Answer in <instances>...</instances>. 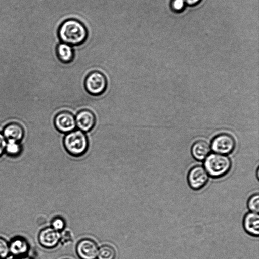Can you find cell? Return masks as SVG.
<instances>
[{
	"mask_svg": "<svg viewBox=\"0 0 259 259\" xmlns=\"http://www.w3.org/2000/svg\"><path fill=\"white\" fill-rule=\"evenodd\" d=\"M98 251L96 242L85 238L79 241L76 246V252L81 259H96Z\"/></svg>",
	"mask_w": 259,
	"mask_h": 259,
	"instance_id": "9c48e42d",
	"label": "cell"
},
{
	"mask_svg": "<svg viewBox=\"0 0 259 259\" xmlns=\"http://www.w3.org/2000/svg\"><path fill=\"white\" fill-rule=\"evenodd\" d=\"M204 165L208 175L215 179L226 175L231 167L229 158L218 153H212L208 155L205 158Z\"/></svg>",
	"mask_w": 259,
	"mask_h": 259,
	"instance_id": "3957f363",
	"label": "cell"
},
{
	"mask_svg": "<svg viewBox=\"0 0 259 259\" xmlns=\"http://www.w3.org/2000/svg\"><path fill=\"white\" fill-rule=\"evenodd\" d=\"M56 54L59 60L65 64L71 62L74 59V53L73 49L70 45L63 42L57 46Z\"/></svg>",
	"mask_w": 259,
	"mask_h": 259,
	"instance_id": "4fadbf2b",
	"label": "cell"
},
{
	"mask_svg": "<svg viewBox=\"0 0 259 259\" xmlns=\"http://www.w3.org/2000/svg\"><path fill=\"white\" fill-rule=\"evenodd\" d=\"M16 259H30L27 257L20 256L19 257L16 258Z\"/></svg>",
	"mask_w": 259,
	"mask_h": 259,
	"instance_id": "cb8c5ba5",
	"label": "cell"
},
{
	"mask_svg": "<svg viewBox=\"0 0 259 259\" xmlns=\"http://www.w3.org/2000/svg\"><path fill=\"white\" fill-rule=\"evenodd\" d=\"M9 246L10 252L18 257L22 256L28 250L27 242L21 238H16L12 240Z\"/></svg>",
	"mask_w": 259,
	"mask_h": 259,
	"instance_id": "9a60e30c",
	"label": "cell"
},
{
	"mask_svg": "<svg viewBox=\"0 0 259 259\" xmlns=\"http://www.w3.org/2000/svg\"><path fill=\"white\" fill-rule=\"evenodd\" d=\"M191 151L193 156L196 159L203 160L208 155L210 149L207 143L200 140L193 145Z\"/></svg>",
	"mask_w": 259,
	"mask_h": 259,
	"instance_id": "5bb4252c",
	"label": "cell"
},
{
	"mask_svg": "<svg viewBox=\"0 0 259 259\" xmlns=\"http://www.w3.org/2000/svg\"><path fill=\"white\" fill-rule=\"evenodd\" d=\"M59 36L63 43L69 45L82 44L87 37V31L83 25L77 20L69 19L60 26Z\"/></svg>",
	"mask_w": 259,
	"mask_h": 259,
	"instance_id": "6da1fadb",
	"label": "cell"
},
{
	"mask_svg": "<svg viewBox=\"0 0 259 259\" xmlns=\"http://www.w3.org/2000/svg\"><path fill=\"white\" fill-rule=\"evenodd\" d=\"M7 144L6 139L3 134L0 133V156L5 151V148Z\"/></svg>",
	"mask_w": 259,
	"mask_h": 259,
	"instance_id": "7402d4cb",
	"label": "cell"
},
{
	"mask_svg": "<svg viewBox=\"0 0 259 259\" xmlns=\"http://www.w3.org/2000/svg\"><path fill=\"white\" fill-rule=\"evenodd\" d=\"M52 228L59 232L65 227V222L63 219L60 217L55 218L52 221Z\"/></svg>",
	"mask_w": 259,
	"mask_h": 259,
	"instance_id": "44dd1931",
	"label": "cell"
},
{
	"mask_svg": "<svg viewBox=\"0 0 259 259\" xmlns=\"http://www.w3.org/2000/svg\"><path fill=\"white\" fill-rule=\"evenodd\" d=\"M247 205L251 212L258 213L259 212V195L253 194L249 198Z\"/></svg>",
	"mask_w": 259,
	"mask_h": 259,
	"instance_id": "ac0fdd59",
	"label": "cell"
},
{
	"mask_svg": "<svg viewBox=\"0 0 259 259\" xmlns=\"http://www.w3.org/2000/svg\"><path fill=\"white\" fill-rule=\"evenodd\" d=\"M75 119L76 126L84 133L93 130L96 123V117L94 113L88 109L79 110Z\"/></svg>",
	"mask_w": 259,
	"mask_h": 259,
	"instance_id": "ba28073f",
	"label": "cell"
},
{
	"mask_svg": "<svg viewBox=\"0 0 259 259\" xmlns=\"http://www.w3.org/2000/svg\"><path fill=\"white\" fill-rule=\"evenodd\" d=\"M54 124L58 131L67 134L75 129V117L72 113L68 111H61L55 115Z\"/></svg>",
	"mask_w": 259,
	"mask_h": 259,
	"instance_id": "52a82bcc",
	"label": "cell"
},
{
	"mask_svg": "<svg viewBox=\"0 0 259 259\" xmlns=\"http://www.w3.org/2000/svg\"><path fill=\"white\" fill-rule=\"evenodd\" d=\"M5 151L10 156H15L19 155L22 151V146L19 142L8 140L7 142Z\"/></svg>",
	"mask_w": 259,
	"mask_h": 259,
	"instance_id": "e0dca14e",
	"label": "cell"
},
{
	"mask_svg": "<svg viewBox=\"0 0 259 259\" xmlns=\"http://www.w3.org/2000/svg\"><path fill=\"white\" fill-rule=\"evenodd\" d=\"M243 227L246 232L254 237L259 235V215L250 212L246 214L243 219Z\"/></svg>",
	"mask_w": 259,
	"mask_h": 259,
	"instance_id": "7c38bea8",
	"label": "cell"
},
{
	"mask_svg": "<svg viewBox=\"0 0 259 259\" xmlns=\"http://www.w3.org/2000/svg\"><path fill=\"white\" fill-rule=\"evenodd\" d=\"M65 149L70 155L80 157L84 155L89 148V140L84 132L74 130L66 134L63 139Z\"/></svg>",
	"mask_w": 259,
	"mask_h": 259,
	"instance_id": "7a4b0ae2",
	"label": "cell"
},
{
	"mask_svg": "<svg viewBox=\"0 0 259 259\" xmlns=\"http://www.w3.org/2000/svg\"><path fill=\"white\" fill-rule=\"evenodd\" d=\"M235 142L234 138L227 134L218 135L213 139L211 143L212 150L220 154H229L234 150Z\"/></svg>",
	"mask_w": 259,
	"mask_h": 259,
	"instance_id": "5b68a950",
	"label": "cell"
},
{
	"mask_svg": "<svg viewBox=\"0 0 259 259\" xmlns=\"http://www.w3.org/2000/svg\"><path fill=\"white\" fill-rule=\"evenodd\" d=\"M97 257L98 259H115L116 252L111 246L105 245L98 249Z\"/></svg>",
	"mask_w": 259,
	"mask_h": 259,
	"instance_id": "2e32d148",
	"label": "cell"
},
{
	"mask_svg": "<svg viewBox=\"0 0 259 259\" xmlns=\"http://www.w3.org/2000/svg\"><path fill=\"white\" fill-rule=\"evenodd\" d=\"M208 175L205 169L201 166H195L192 167L188 175V184L194 190L202 189L207 183Z\"/></svg>",
	"mask_w": 259,
	"mask_h": 259,
	"instance_id": "8992f818",
	"label": "cell"
},
{
	"mask_svg": "<svg viewBox=\"0 0 259 259\" xmlns=\"http://www.w3.org/2000/svg\"><path fill=\"white\" fill-rule=\"evenodd\" d=\"M59 232L52 227L42 229L39 233L38 240L40 244L48 248L55 247L60 240Z\"/></svg>",
	"mask_w": 259,
	"mask_h": 259,
	"instance_id": "30bf717a",
	"label": "cell"
},
{
	"mask_svg": "<svg viewBox=\"0 0 259 259\" xmlns=\"http://www.w3.org/2000/svg\"><path fill=\"white\" fill-rule=\"evenodd\" d=\"M84 85L88 93L93 96H99L105 92L107 87V80L103 73L93 71L86 76Z\"/></svg>",
	"mask_w": 259,
	"mask_h": 259,
	"instance_id": "277c9868",
	"label": "cell"
},
{
	"mask_svg": "<svg viewBox=\"0 0 259 259\" xmlns=\"http://www.w3.org/2000/svg\"><path fill=\"white\" fill-rule=\"evenodd\" d=\"M170 6L172 11L181 13L185 10L186 4L184 0H171Z\"/></svg>",
	"mask_w": 259,
	"mask_h": 259,
	"instance_id": "d6986e66",
	"label": "cell"
},
{
	"mask_svg": "<svg viewBox=\"0 0 259 259\" xmlns=\"http://www.w3.org/2000/svg\"><path fill=\"white\" fill-rule=\"evenodd\" d=\"M186 5L190 7L195 6L198 5L202 0H184Z\"/></svg>",
	"mask_w": 259,
	"mask_h": 259,
	"instance_id": "603a6c76",
	"label": "cell"
},
{
	"mask_svg": "<svg viewBox=\"0 0 259 259\" xmlns=\"http://www.w3.org/2000/svg\"><path fill=\"white\" fill-rule=\"evenodd\" d=\"M9 253V244L4 239L0 238V259L6 257Z\"/></svg>",
	"mask_w": 259,
	"mask_h": 259,
	"instance_id": "ffe728a7",
	"label": "cell"
},
{
	"mask_svg": "<svg viewBox=\"0 0 259 259\" xmlns=\"http://www.w3.org/2000/svg\"><path fill=\"white\" fill-rule=\"evenodd\" d=\"M3 135L6 140H13L20 142L24 138V130L18 123L11 122L4 128Z\"/></svg>",
	"mask_w": 259,
	"mask_h": 259,
	"instance_id": "8fae6325",
	"label": "cell"
}]
</instances>
